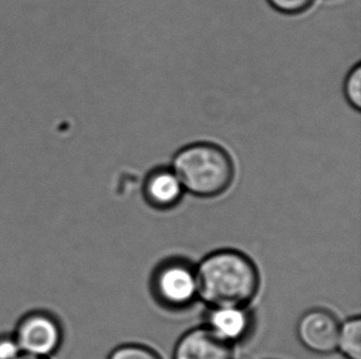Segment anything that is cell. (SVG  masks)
Masks as SVG:
<instances>
[{"mask_svg":"<svg viewBox=\"0 0 361 359\" xmlns=\"http://www.w3.org/2000/svg\"><path fill=\"white\" fill-rule=\"evenodd\" d=\"M195 270L199 298L211 308L247 306L258 293V268L233 248L211 253Z\"/></svg>","mask_w":361,"mask_h":359,"instance_id":"obj_1","label":"cell"},{"mask_svg":"<svg viewBox=\"0 0 361 359\" xmlns=\"http://www.w3.org/2000/svg\"><path fill=\"white\" fill-rule=\"evenodd\" d=\"M171 169L183 189L199 199H215L233 184L235 161L224 146L195 141L183 146L173 158Z\"/></svg>","mask_w":361,"mask_h":359,"instance_id":"obj_2","label":"cell"},{"mask_svg":"<svg viewBox=\"0 0 361 359\" xmlns=\"http://www.w3.org/2000/svg\"><path fill=\"white\" fill-rule=\"evenodd\" d=\"M151 291L157 303L166 310L189 309L199 298L194 265L185 258H166L152 273Z\"/></svg>","mask_w":361,"mask_h":359,"instance_id":"obj_3","label":"cell"},{"mask_svg":"<svg viewBox=\"0 0 361 359\" xmlns=\"http://www.w3.org/2000/svg\"><path fill=\"white\" fill-rule=\"evenodd\" d=\"M15 340L21 353L51 358L59 352L64 340L62 322L49 310H31L16 322Z\"/></svg>","mask_w":361,"mask_h":359,"instance_id":"obj_4","label":"cell"},{"mask_svg":"<svg viewBox=\"0 0 361 359\" xmlns=\"http://www.w3.org/2000/svg\"><path fill=\"white\" fill-rule=\"evenodd\" d=\"M341 322L332 311L316 308L298 319L296 332L301 345L316 355H332L338 350Z\"/></svg>","mask_w":361,"mask_h":359,"instance_id":"obj_5","label":"cell"},{"mask_svg":"<svg viewBox=\"0 0 361 359\" xmlns=\"http://www.w3.org/2000/svg\"><path fill=\"white\" fill-rule=\"evenodd\" d=\"M173 359H233V348L207 326L188 331L176 342Z\"/></svg>","mask_w":361,"mask_h":359,"instance_id":"obj_6","label":"cell"},{"mask_svg":"<svg viewBox=\"0 0 361 359\" xmlns=\"http://www.w3.org/2000/svg\"><path fill=\"white\" fill-rule=\"evenodd\" d=\"M185 191L174 170L158 166L147 174L143 181V197L152 208L171 210L180 203Z\"/></svg>","mask_w":361,"mask_h":359,"instance_id":"obj_7","label":"cell"},{"mask_svg":"<svg viewBox=\"0 0 361 359\" xmlns=\"http://www.w3.org/2000/svg\"><path fill=\"white\" fill-rule=\"evenodd\" d=\"M206 326L230 345L247 340L253 331L254 320L247 306L211 308Z\"/></svg>","mask_w":361,"mask_h":359,"instance_id":"obj_8","label":"cell"},{"mask_svg":"<svg viewBox=\"0 0 361 359\" xmlns=\"http://www.w3.org/2000/svg\"><path fill=\"white\" fill-rule=\"evenodd\" d=\"M338 348L347 359H361L360 316H354L341 324Z\"/></svg>","mask_w":361,"mask_h":359,"instance_id":"obj_9","label":"cell"},{"mask_svg":"<svg viewBox=\"0 0 361 359\" xmlns=\"http://www.w3.org/2000/svg\"><path fill=\"white\" fill-rule=\"evenodd\" d=\"M344 96L357 111L361 108V65L357 63L348 73L344 82Z\"/></svg>","mask_w":361,"mask_h":359,"instance_id":"obj_10","label":"cell"},{"mask_svg":"<svg viewBox=\"0 0 361 359\" xmlns=\"http://www.w3.org/2000/svg\"><path fill=\"white\" fill-rule=\"evenodd\" d=\"M108 359H161V357L147 346L128 344L116 347Z\"/></svg>","mask_w":361,"mask_h":359,"instance_id":"obj_11","label":"cell"},{"mask_svg":"<svg viewBox=\"0 0 361 359\" xmlns=\"http://www.w3.org/2000/svg\"><path fill=\"white\" fill-rule=\"evenodd\" d=\"M269 5L283 15H300L312 6L314 0H267Z\"/></svg>","mask_w":361,"mask_h":359,"instance_id":"obj_12","label":"cell"},{"mask_svg":"<svg viewBox=\"0 0 361 359\" xmlns=\"http://www.w3.org/2000/svg\"><path fill=\"white\" fill-rule=\"evenodd\" d=\"M21 355L19 345L13 332L0 334V359H15Z\"/></svg>","mask_w":361,"mask_h":359,"instance_id":"obj_13","label":"cell"},{"mask_svg":"<svg viewBox=\"0 0 361 359\" xmlns=\"http://www.w3.org/2000/svg\"><path fill=\"white\" fill-rule=\"evenodd\" d=\"M15 359H49V358H44V357H36V355H25V353H21V355L18 357V358Z\"/></svg>","mask_w":361,"mask_h":359,"instance_id":"obj_14","label":"cell"}]
</instances>
